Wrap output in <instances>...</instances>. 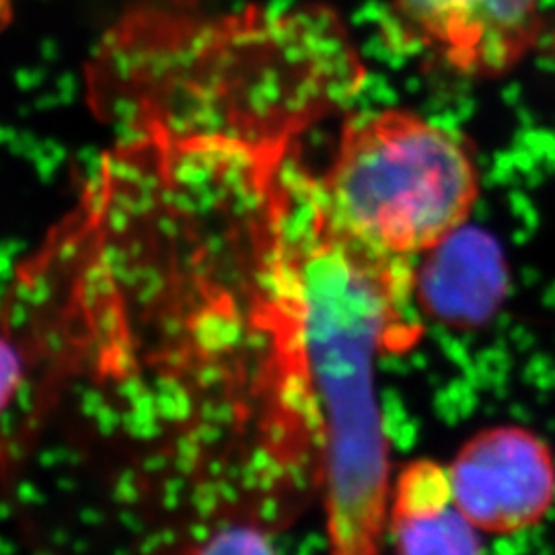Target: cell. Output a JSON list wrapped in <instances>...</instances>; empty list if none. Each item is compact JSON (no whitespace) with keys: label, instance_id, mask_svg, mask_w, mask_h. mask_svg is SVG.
I'll list each match as a JSON object with an SVG mask.
<instances>
[{"label":"cell","instance_id":"7a4b0ae2","mask_svg":"<svg viewBox=\"0 0 555 555\" xmlns=\"http://www.w3.org/2000/svg\"><path fill=\"white\" fill-rule=\"evenodd\" d=\"M319 179L341 229L403 259L424 256L467 224L479 194L465 140L397 107L346 119L336 157Z\"/></svg>","mask_w":555,"mask_h":555},{"label":"cell","instance_id":"5b68a950","mask_svg":"<svg viewBox=\"0 0 555 555\" xmlns=\"http://www.w3.org/2000/svg\"><path fill=\"white\" fill-rule=\"evenodd\" d=\"M396 555H479V531L456 508L447 467L410 465L391 492Z\"/></svg>","mask_w":555,"mask_h":555},{"label":"cell","instance_id":"277c9868","mask_svg":"<svg viewBox=\"0 0 555 555\" xmlns=\"http://www.w3.org/2000/svg\"><path fill=\"white\" fill-rule=\"evenodd\" d=\"M541 0H391L397 20L463 75L500 73L533 38Z\"/></svg>","mask_w":555,"mask_h":555},{"label":"cell","instance_id":"6da1fadb","mask_svg":"<svg viewBox=\"0 0 555 555\" xmlns=\"http://www.w3.org/2000/svg\"><path fill=\"white\" fill-rule=\"evenodd\" d=\"M256 259L318 442L332 555H373L383 469L371 352L414 297V259L352 237L315 192L278 202Z\"/></svg>","mask_w":555,"mask_h":555},{"label":"cell","instance_id":"ba28073f","mask_svg":"<svg viewBox=\"0 0 555 555\" xmlns=\"http://www.w3.org/2000/svg\"><path fill=\"white\" fill-rule=\"evenodd\" d=\"M23 377L25 364L17 344L11 337L0 334V416L20 393Z\"/></svg>","mask_w":555,"mask_h":555},{"label":"cell","instance_id":"8992f818","mask_svg":"<svg viewBox=\"0 0 555 555\" xmlns=\"http://www.w3.org/2000/svg\"><path fill=\"white\" fill-rule=\"evenodd\" d=\"M424 256L414 293L422 291L438 311H483L502 293V256L481 231L463 224Z\"/></svg>","mask_w":555,"mask_h":555},{"label":"cell","instance_id":"3957f363","mask_svg":"<svg viewBox=\"0 0 555 555\" xmlns=\"http://www.w3.org/2000/svg\"><path fill=\"white\" fill-rule=\"evenodd\" d=\"M447 472L456 508L479 533L531 529L554 504V453L520 426H496L469 438Z\"/></svg>","mask_w":555,"mask_h":555},{"label":"cell","instance_id":"52a82bcc","mask_svg":"<svg viewBox=\"0 0 555 555\" xmlns=\"http://www.w3.org/2000/svg\"><path fill=\"white\" fill-rule=\"evenodd\" d=\"M194 555H278V550L259 527L229 525L206 537Z\"/></svg>","mask_w":555,"mask_h":555}]
</instances>
